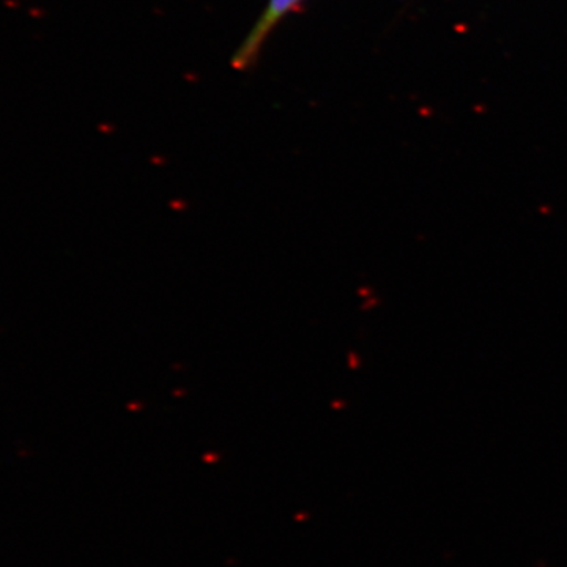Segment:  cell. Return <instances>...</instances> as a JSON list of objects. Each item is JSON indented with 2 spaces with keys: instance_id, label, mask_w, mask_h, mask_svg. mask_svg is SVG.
I'll return each mask as SVG.
<instances>
[{
  "instance_id": "cell-1",
  "label": "cell",
  "mask_w": 567,
  "mask_h": 567,
  "mask_svg": "<svg viewBox=\"0 0 567 567\" xmlns=\"http://www.w3.org/2000/svg\"><path fill=\"white\" fill-rule=\"evenodd\" d=\"M303 0H268L267 9H265L262 17L256 22L251 33L246 37L245 43L241 44L237 55L234 59V66L237 70H245L246 66L251 65L259 55L260 50L267 41L270 33L275 31L276 25L279 24L290 13L297 9Z\"/></svg>"
}]
</instances>
